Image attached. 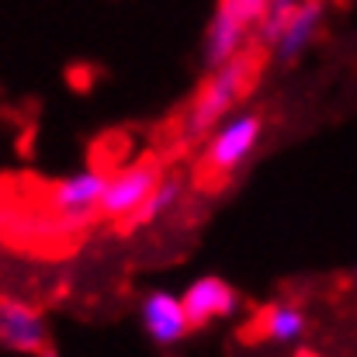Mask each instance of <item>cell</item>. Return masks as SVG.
I'll list each match as a JSON object with an SVG mask.
<instances>
[{"mask_svg": "<svg viewBox=\"0 0 357 357\" xmlns=\"http://www.w3.org/2000/svg\"><path fill=\"white\" fill-rule=\"evenodd\" d=\"M253 56L239 52L236 59L215 66L208 73V80L202 84V91L195 94V101L188 105L184 119H181V135L184 139H208V132H215L222 121L236 112L239 98L246 94L250 80H253Z\"/></svg>", "mask_w": 357, "mask_h": 357, "instance_id": "6da1fadb", "label": "cell"}, {"mask_svg": "<svg viewBox=\"0 0 357 357\" xmlns=\"http://www.w3.org/2000/svg\"><path fill=\"white\" fill-rule=\"evenodd\" d=\"M260 132H264V119L253 115V112H239L236 119L222 121L212 132V139L202 153V163H198L202 181H222L233 170H239L253 156V149L260 142Z\"/></svg>", "mask_w": 357, "mask_h": 357, "instance_id": "7a4b0ae2", "label": "cell"}, {"mask_svg": "<svg viewBox=\"0 0 357 357\" xmlns=\"http://www.w3.org/2000/svg\"><path fill=\"white\" fill-rule=\"evenodd\" d=\"M108 184V170L101 167H87L73 177H63L49 188L45 195V208L49 215L63 226V229H80L91 226L94 219H101V195Z\"/></svg>", "mask_w": 357, "mask_h": 357, "instance_id": "3957f363", "label": "cell"}, {"mask_svg": "<svg viewBox=\"0 0 357 357\" xmlns=\"http://www.w3.org/2000/svg\"><path fill=\"white\" fill-rule=\"evenodd\" d=\"M160 177H163V167H160L156 156H142L135 163H125L119 170H112L105 195H101V219L125 226L142 208V202L153 195Z\"/></svg>", "mask_w": 357, "mask_h": 357, "instance_id": "277c9868", "label": "cell"}, {"mask_svg": "<svg viewBox=\"0 0 357 357\" xmlns=\"http://www.w3.org/2000/svg\"><path fill=\"white\" fill-rule=\"evenodd\" d=\"M0 347L10 354L38 357L49 347V323L45 316L17 298H0Z\"/></svg>", "mask_w": 357, "mask_h": 357, "instance_id": "5b68a950", "label": "cell"}, {"mask_svg": "<svg viewBox=\"0 0 357 357\" xmlns=\"http://www.w3.org/2000/svg\"><path fill=\"white\" fill-rule=\"evenodd\" d=\"M184 302V312L191 319V330H205L208 323H219V319H229L239 309V291L226 281V278H215V274H205L198 281L188 284V291L181 295Z\"/></svg>", "mask_w": 357, "mask_h": 357, "instance_id": "8992f818", "label": "cell"}, {"mask_svg": "<svg viewBox=\"0 0 357 357\" xmlns=\"http://www.w3.org/2000/svg\"><path fill=\"white\" fill-rule=\"evenodd\" d=\"M139 319H142L146 337L160 347H174L191 333V319L184 312V302L170 291H149L139 305Z\"/></svg>", "mask_w": 357, "mask_h": 357, "instance_id": "52a82bcc", "label": "cell"}, {"mask_svg": "<svg viewBox=\"0 0 357 357\" xmlns=\"http://www.w3.org/2000/svg\"><path fill=\"white\" fill-rule=\"evenodd\" d=\"M250 31H253V24L243 14H236L226 0H219V7L208 21V31H205V66L215 70V66L236 59L239 52H246Z\"/></svg>", "mask_w": 357, "mask_h": 357, "instance_id": "ba28073f", "label": "cell"}, {"mask_svg": "<svg viewBox=\"0 0 357 357\" xmlns=\"http://www.w3.org/2000/svg\"><path fill=\"white\" fill-rule=\"evenodd\" d=\"M319 24H323V0H302L298 10L291 14V21L284 24V31H281L278 42H274V56H278V63H291V59H298V56L309 49V42L316 38Z\"/></svg>", "mask_w": 357, "mask_h": 357, "instance_id": "9c48e42d", "label": "cell"}, {"mask_svg": "<svg viewBox=\"0 0 357 357\" xmlns=\"http://www.w3.org/2000/svg\"><path fill=\"white\" fill-rule=\"evenodd\" d=\"M253 333L267 337L274 344H291V340H298L305 333V312L295 302H271V305L257 309Z\"/></svg>", "mask_w": 357, "mask_h": 357, "instance_id": "30bf717a", "label": "cell"}, {"mask_svg": "<svg viewBox=\"0 0 357 357\" xmlns=\"http://www.w3.org/2000/svg\"><path fill=\"white\" fill-rule=\"evenodd\" d=\"M181 198H184V181H181V177H174V174H163V177L156 181L153 195L142 202V208L125 222V229H139V226H149V222H156V219L170 215V212L181 205Z\"/></svg>", "mask_w": 357, "mask_h": 357, "instance_id": "8fae6325", "label": "cell"}, {"mask_svg": "<svg viewBox=\"0 0 357 357\" xmlns=\"http://www.w3.org/2000/svg\"><path fill=\"white\" fill-rule=\"evenodd\" d=\"M298 3H302V0H264V10H260V17H257V24H253L257 42L267 45V49H274L278 35L284 31V24L291 21V14L298 10Z\"/></svg>", "mask_w": 357, "mask_h": 357, "instance_id": "7c38bea8", "label": "cell"}, {"mask_svg": "<svg viewBox=\"0 0 357 357\" xmlns=\"http://www.w3.org/2000/svg\"><path fill=\"white\" fill-rule=\"evenodd\" d=\"M236 14H243L250 24H257V17H260V10H264V0H226Z\"/></svg>", "mask_w": 357, "mask_h": 357, "instance_id": "4fadbf2b", "label": "cell"}, {"mask_svg": "<svg viewBox=\"0 0 357 357\" xmlns=\"http://www.w3.org/2000/svg\"><path fill=\"white\" fill-rule=\"evenodd\" d=\"M38 357H59V351H56V347L49 344V347H45V351H42V354H38Z\"/></svg>", "mask_w": 357, "mask_h": 357, "instance_id": "5bb4252c", "label": "cell"}, {"mask_svg": "<svg viewBox=\"0 0 357 357\" xmlns=\"http://www.w3.org/2000/svg\"><path fill=\"white\" fill-rule=\"evenodd\" d=\"M295 357H319V354H316V351H298Z\"/></svg>", "mask_w": 357, "mask_h": 357, "instance_id": "9a60e30c", "label": "cell"}]
</instances>
